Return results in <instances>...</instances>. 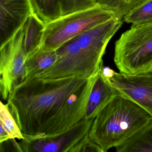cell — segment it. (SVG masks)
I'll list each match as a JSON object with an SVG mask.
<instances>
[{"label": "cell", "mask_w": 152, "mask_h": 152, "mask_svg": "<svg viewBox=\"0 0 152 152\" xmlns=\"http://www.w3.org/2000/svg\"><path fill=\"white\" fill-rule=\"evenodd\" d=\"M95 76L34 78L16 86L7 104L24 137L59 134L84 119Z\"/></svg>", "instance_id": "1"}, {"label": "cell", "mask_w": 152, "mask_h": 152, "mask_svg": "<svg viewBox=\"0 0 152 152\" xmlns=\"http://www.w3.org/2000/svg\"><path fill=\"white\" fill-rule=\"evenodd\" d=\"M123 22L113 18L65 42L56 50V62L35 78L94 77L103 65L102 58L107 44Z\"/></svg>", "instance_id": "2"}, {"label": "cell", "mask_w": 152, "mask_h": 152, "mask_svg": "<svg viewBox=\"0 0 152 152\" xmlns=\"http://www.w3.org/2000/svg\"><path fill=\"white\" fill-rule=\"evenodd\" d=\"M152 121V115L143 107L118 95L94 118L89 138L107 152L122 145Z\"/></svg>", "instance_id": "3"}, {"label": "cell", "mask_w": 152, "mask_h": 152, "mask_svg": "<svg viewBox=\"0 0 152 152\" xmlns=\"http://www.w3.org/2000/svg\"><path fill=\"white\" fill-rule=\"evenodd\" d=\"M115 63L120 73L152 72V24L132 25L115 42Z\"/></svg>", "instance_id": "4"}, {"label": "cell", "mask_w": 152, "mask_h": 152, "mask_svg": "<svg viewBox=\"0 0 152 152\" xmlns=\"http://www.w3.org/2000/svg\"><path fill=\"white\" fill-rule=\"evenodd\" d=\"M115 18H117L113 12L98 4L60 17L46 23L40 48L45 50H56L77 35Z\"/></svg>", "instance_id": "5"}, {"label": "cell", "mask_w": 152, "mask_h": 152, "mask_svg": "<svg viewBox=\"0 0 152 152\" xmlns=\"http://www.w3.org/2000/svg\"><path fill=\"white\" fill-rule=\"evenodd\" d=\"M22 28L0 48V92L7 100L13 90L24 81L26 60Z\"/></svg>", "instance_id": "6"}, {"label": "cell", "mask_w": 152, "mask_h": 152, "mask_svg": "<svg viewBox=\"0 0 152 152\" xmlns=\"http://www.w3.org/2000/svg\"><path fill=\"white\" fill-rule=\"evenodd\" d=\"M93 120L83 119L59 134L40 137H24L15 146L17 151L26 152H73L74 148L88 136Z\"/></svg>", "instance_id": "7"}, {"label": "cell", "mask_w": 152, "mask_h": 152, "mask_svg": "<svg viewBox=\"0 0 152 152\" xmlns=\"http://www.w3.org/2000/svg\"><path fill=\"white\" fill-rule=\"evenodd\" d=\"M110 80L121 95L139 105L152 116V72L135 75L116 73Z\"/></svg>", "instance_id": "8"}, {"label": "cell", "mask_w": 152, "mask_h": 152, "mask_svg": "<svg viewBox=\"0 0 152 152\" xmlns=\"http://www.w3.org/2000/svg\"><path fill=\"white\" fill-rule=\"evenodd\" d=\"M34 13L31 0H0V47L21 29Z\"/></svg>", "instance_id": "9"}, {"label": "cell", "mask_w": 152, "mask_h": 152, "mask_svg": "<svg viewBox=\"0 0 152 152\" xmlns=\"http://www.w3.org/2000/svg\"><path fill=\"white\" fill-rule=\"evenodd\" d=\"M101 67L95 76L84 117L86 120L94 119L113 99L121 95L111 81L103 75Z\"/></svg>", "instance_id": "10"}, {"label": "cell", "mask_w": 152, "mask_h": 152, "mask_svg": "<svg viewBox=\"0 0 152 152\" xmlns=\"http://www.w3.org/2000/svg\"><path fill=\"white\" fill-rule=\"evenodd\" d=\"M45 24L46 23L34 13L28 18L22 27L24 34V49L26 59L41 46Z\"/></svg>", "instance_id": "11"}, {"label": "cell", "mask_w": 152, "mask_h": 152, "mask_svg": "<svg viewBox=\"0 0 152 152\" xmlns=\"http://www.w3.org/2000/svg\"><path fill=\"white\" fill-rule=\"evenodd\" d=\"M57 60L56 50H45L40 48L26 60L25 80L34 78L51 67Z\"/></svg>", "instance_id": "12"}, {"label": "cell", "mask_w": 152, "mask_h": 152, "mask_svg": "<svg viewBox=\"0 0 152 152\" xmlns=\"http://www.w3.org/2000/svg\"><path fill=\"white\" fill-rule=\"evenodd\" d=\"M117 152H152V121L135 135L116 148Z\"/></svg>", "instance_id": "13"}, {"label": "cell", "mask_w": 152, "mask_h": 152, "mask_svg": "<svg viewBox=\"0 0 152 152\" xmlns=\"http://www.w3.org/2000/svg\"><path fill=\"white\" fill-rule=\"evenodd\" d=\"M0 142L1 143L11 139L24 138L14 116L7 104L1 102L0 105Z\"/></svg>", "instance_id": "14"}, {"label": "cell", "mask_w": 152, "mask_h": 152, "mask_svg": "<svg viewBox=\"0 0 152 152\" xmlns=\"http://www.w3.org/2000/svg\"><path fill=\"white\" fill-rule=\"evenodd\" d=\"M34 13L45 23L61 17L59 0H31Z\"/></svg>", "instance_id": "15"}, {"label": "cell", "mask_w": 152, "mask_h": 152, "mask_svg": "<svg viewBox=\"0 0 152 152\" xmlns=\"http://www.w3.org/2000/svg\"><path fill=\"white\" fill-rule=\"evenodd\" d=\"M147 0H98L97 4L122 19L126 15Z\"/></svg>", "instance_id": "16"}, {"label": "cell", "mask_w": 152, "mask_h": 152, "mask_svg": "<svg viewBox=\"0 0 152 152\" xmlns=\"http://www.w3.org/2000/svg\"><path fill=\"white\" fill-rule=\"evenodd\" d=\"M124 21L133 26L152 24V0H147L132 10L124 17Z\"/></svg>", "instance_id": "17"}, {"label": "cell", "mask_w": 152, "mask_h": 152, "mask_svg": "<svg viewBox=\"0 0 152 152\" xmlns=\"http://www.w3.org/2000/svg\"><path fill=\"white\" fill-rule=\"evenodd\" d=\"M98 0H59L61 17L92 7Z\"/></svg>", "instance_id": "18"}, {"label": "cell", "mask_w": 152, "mask_h": 152, "mask_svg": "<svg viewBox=\"0 0 152 152\" xmlns=\"http://www.w3.org/2000/svg\"><path fill=\"white\" fill-rule=\"evenodd\" d=\"M104 152L98 145L91 141L88 135L80 141L74 148L73 152Z\"/></svg>", "instance_id": "19"}, {"label": "cell", "mask_w": 152, "mask_h": 152, "mask_svg": "<svg viewBox=\"0 0 152 152\" xmlns=\"http://www.w3.org/2000/svg\"><path fill=\"white\" fill-rule=\"evenodd\" d=\"M101 72L105 77L109 80L112 79L117 73L108 66H104L103 65L101 67Z\"/></svg>", "instance_id": "20"}]
</instances>
